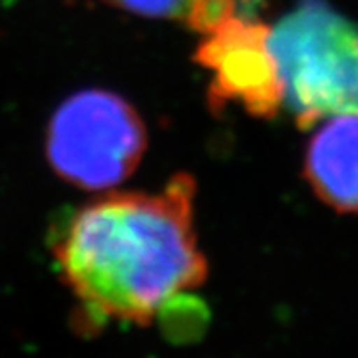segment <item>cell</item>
<instances>
[{
    "instance_id": "obj_1",
    "label": "cell",
    "mask_w": 358,
    "mask_h": 358,
    "mask_svg": "<svg viewBox=\"0 0 358 358\" xmlns=\"http://www.w3.org/2000/svg\"><path fill=\"white\" fill-rule=\"evenodd\" d=\"M193 199L195 181L178 173L162 192L110 193L60 217L52 255L86 319L143 327L203 285Z\"/></svg>"
},
{
    "instance_id": "obj_2",
    "label": "cell",
    "mask_w": 358,
    "mask_h": 358,
    "mask_svg": "<svg viewBox=\"0 0 358 358\" xmlns=\"http://www.w3.org/2000/svg\"><path fill=\"white\" fill-rule=\"evenodd\" d=\"M271 48L301 128L358 114V24L324 0H301L271 28Z\"/></svg>"
},
{
    "instance_id": "obj_3",
    "label": "cell",
    "mask_w": 358,
    "mask_h": 358,
    "mask_svg": "<svg viewBox=\"0 0 358 358\" xmlns=\"http://www.w3.org/2000/svg\"><path fill=\"white\" fill-rule=\"evenodd\" d=\"M145 145V126L131 103L108 90H84L54 112L46 152L64 181L106 189L136 171Z\"/></svg>"
},
{
    "instance_id": "obj_4",
    "label": "cell",
    "mask_w": 358,
    "mask_h": 358,
    "mask_svg": "<svg viewBox=\"0 0 358 358\" xmlns=\"http://www.w3.org/2000/svg\"><path fill=\"white\" fill-rule=\"evenodd\" d=\"M195 62L211 74L207 98L213 108L237 103L265 120L279 114L285 90L265 22L233 16L205 34Z\"/></svg>"
},
{
    "instance_id": "obj_5",
    "label": "cell",
    "mask_w": 358,
    "mask_h": 358,
    "mask_svg": "<svg viewBox=\"0 0 358 358\" xmlns=\"http://www.w3.org/2000/svg\"><path fill=\"white\" fill-rule=\"evenodd\" d=\"M305 179L338 213H358V114L333 115L308 141Z\"/></svg>"
},
{
    "instance_id": "obj_6",
    "label": "cell",
    "mask_w": 358,
    "mask_h": 358,
    "mask_svg": "<svg viewBox=\"0 0 358 358\" xmlns=\"http://www.w3.org/2000/svg\"><path fill=\"white\" fill-rule=\"evenodd\" d=\"M128 13L162 18L185 24L195 32L207 34L219 24L239 16L243 0H102Z\"/></svg>"
}]
</instances>
